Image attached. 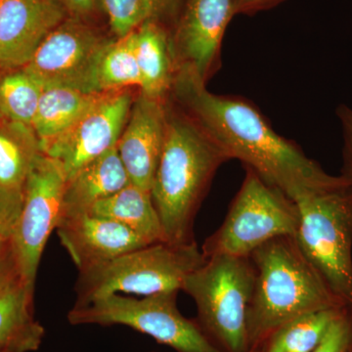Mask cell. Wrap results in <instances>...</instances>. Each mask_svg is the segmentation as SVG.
<instances>
[{"mask_svg": "<svg viewBox=\"0 0 352 352\" xmlns=\"http://www.w3.org/2000/svg\"><path fill=\"white\" fill-rule=\"evenodd\" d=\"M170 96L228 155L294 201L349 182L329 175L293 141L279 135L245 98L212 94L187 71L176 72Z\"/></svg>", "mask_w": 352, "mask_h": 352, "instance_id": "obj_1", "label": "cell"}, {"mask_svg": "<svg viewBox=\"0 0 352 352\" xmlns=\"http://www.w3.org/2000/svg\"><path fill=\"white\" fill-rule=\"evenodd\" d=\"M166 102L163 151L151 187L166 242H195L194 221L217 170L230 157L175 100Z\"/></svg>", "mask_w": 352, "mask_h": 352, "instance_id": "obj_2", "label": "cell"}, {"mask_svg": "<svg viewBox=\"0 0 352 352\" xmlns=\"http://www.w3.org/2000/svg\"><path fill=\"white\" fill-rule=\"evenodd\" d=\"M256 282L247 314L250 349L300 315L347 307L333 293L291 236L275 238L250 254Z\"/></svg>", "mask_w": 352, "mask_h": 352, "instance_id": "obj_3", "label": "cell"}, {"mask_svg": "<svg viewBox=\"0 0 352 352\" xmlns=\"http://www.w3.org/2000/svg\"><path fill=\"white\" fill-rule=\"evenodd\" d=\"M250 256L219 254L190 273L182 291L193 298L203 332L222 352H249L247 314L256 282Z\"/></svg>", "mask_w": 352, "mask_h": 352, "instance_id": "obj_4", "label": "cell"}, {"mask_svg": "<svg viewBox=\"0 0 352 352\" xmlns=\"http://www.w3.org/2000/svg\"><path fill=\"white\" fill-rule=\"evenodd\" d=\"M197 243H155L78 271L75 305L113 294L141 296L182 291L185 279L205 263Z\"/></svg>", "mask_w": 352, "mask_h": 352, "instance_id": "obj_5", "label": "cell"}, {"mask_svg": "<svg viewBox=\"0 0 352 352\" xmlns=\"http://www.w3.org/2000/svg\"><path fill=\"white\" fill-rule=\"evenodd\" d=\"M296 244L338 298L352 308V185L305 194Z\"/></svg>", "mask_w": 352, "mask_h": 352, "instance_id": "obj_6", "label": "cell"}, {"mask_svg": "<svg viewBox=\"0 0 352 352\" xmlns=\"http://www.w3.org/2000/svg\"><path fill=\"white\" fill-rule=\"evenodd\" d=\"M245 168L244 182L223 223L204 243L201 252L206 258L219 254L250 256L268 241L295 237L298 231L300 210L296 201Z\"/></svg>", "mask_w": 352, "mask_h": 352, "instance_id": "obj_7", "label": "cell"}, {"mask_svg": "<svg viewBox=\"0 0 352 352\" xmlns=\"http://www.w3.org/2000/svg\"><path fill=\"white\" fill-rule=\"evenodd\" d=\"M178 292L140 298L113 294L85 305H74L72 325H124L149 336L177 352H222L203 332L197 321L185 318L176 305Z\"/></svg>", "mask_w": 352, "mask_h": 352, "instance_id": "obj_8", "label": "cell"}, {"mask_svg": "<svg viewBox=\"0 0 352 352\" xmlns=\"http://www.w3.org/2000/svg\"><path fill=\"white\" fill-rule=\"evenodd\" d=\"M66 180L61 164L43 153L25 182L22 210L11 242L17 270L32 288L44 248L61 217Z\"/></svg>", "mask_w": 352, "mask_h": 352, "instance_id": "obj_9", "label": "cell"}, {"mask_svg": "<svg viewBox=\"0 0 352 352\" xmlns=\"http://www.w3.org/2000/svg\"><path fill=\"white\" fill-rule=\"evenodd\" d=\"M111 41L96 23L68 16L44 38L24 69L43 85L99 94L97 67Z\"/></svg>", "mask_w": 352, "mask_h": 352, "instance_id": "obj_10", "label": "cell"}, {"mask_svg": "<svg viewBox=\"0 0 352 352\" xmlns=\"http://www.w3.org/2000/svg\"><path fill=\"white\" fill-rule=\"evenodd\" d=\"M127 89L105 92L73 126L41 145L46 156L57 160L66 177L117 147L132 106Z\"/></svg>", "mask_w": 352, "mask_h": 352, "instance_id": "obj_11", "label": "cell"}, {"mask_svg": "<svg viewBox=\"0 0 352 352\" xmlns=\"http://www.w3.org/2000/svg\"><path fill=\"white\" fill-rule=\"evenodd\" d=\"M236 0H184L170 31L176 72H189L201 82L219 71L221 47Z\"/></svg>", "mask_w": 352, "mask_h": 352, "instance_id": "obj_12", "label": "cell"}, {"mask_svg": "<svg viewBox=\"0 0 352 352\" xmlns=\"http://www.w3.org/2000/svg\"><path fill=\"white\" fill-rule=\"evenodd\" d=\"M68 16L59 0H0V69L27 66Z\"/></svg>", "mask_w": 352, "mask_h": 352, "instance_id": "obj_13", "label": "cell"}, {"mask_svg": "<svg viewBox=\"0 0 352 352\" xmlns=\"http://www.w3.org/2000/svg\"><path fill=\"white\" fill-rule=\"evenodd\" d=\"M168 99L151 98L140 92L117 144L131 182L150 192L163 151Z\"/></svg>", "mask_w": 352, "mask_h": 352, "instance_id": "obj_14", "label": "cell"}, {"mask_svg": "<svg viewBox=\"0 0 352 352\" xmlns=\"http://www.w3.org/2000/svg\"><path fill=\"white\" fill-rule=\"evenodd\" d=\"M56 230L78 271L149 245L119 222L88 212L62 214Z\"/></svg>", "mask_w": 352, "mask_h": 352, "instance_id": "obj_15", "label": "cell"}, {"mask_svg": "<svg viewBox=\"0 0 352 352\" xmlns=\"http://www.w3.org/2000/svg\"><path fill=\"white\" fill-rule=\"evenodd\" d=\"M32 293L15 261L0 272V352H32L43 344L45 331L34 319Z\"/></svg>", "mask_w": 352, "mask_h": 352, "instance_id": "obj_16", "label": "cell"}, {"mask_svg": "<svg viewBox=\"0 0 352 352\" xmlns=\"http://www.w3.org/2000/svg\"><path fill=\"white\" fill-rule=\"evenodd\" d=\"M131 34L140 72L141 94L166 100L170 96L176 75L170 28L148 22Z\"/></svg>", "mask_w": 352, "mask_h": 352, "instance_id": "obj_17", "label": "cell"}, {"mask_svg": "<svg viewBox=\"0 0 352 352\" xmlns=\"http://www.w3.org/2000/svg\"><path fill=\"white\" fill-rule=\"evenodd\" d=\"M131 183L117 147L106 152L67 178L62 214L87 212L95 203Z\"/></svg>", "mask_w": 352, "mask_h": 352, "instance_id": "obj_18", "label": "cell"}, {"mask_svg": "<svg viewBox=\"0 0 352 352\" xmlns=\"http://www.w3.org/2000/svg\"><path fill=\"white\" fill-rule=\"evenodd\" d=\"M87 212L119 222L142 238L147 244L166 242L151 192L133 183L97 201Z\"/></svg>", "mask_w": 352, "mask_h": 352, "instance_id": "obj_19", "label": "cell"}, {"mask_svg": "<svg viewBox=\"0 0 352 352\" xmlns=\"http://www.w3.org/2000/svg\"><path fill=\"white\" fill-rule=\"evenodd\" d=\"M102 94L61 85H43L32 122L41 146L73 126Z\"/></svg>", "mask_w": 352, "mask_h": 352, "instance_id": "obj_20", "label": "cell"}, {"mask_svg": "<svg viewBox=\"0 0 352 352\" xmlns=\"http://www.w3.org/2000/svg\"><path fill=\"white\" fill-rule=\"evenodd\" d=\"M41 154V141L32 126L0 116V186L24 188Z\"/></svg>", "mask_w": 352, "mask_h": 352, "instance_id": "obj_21", "label": "cell"}, {"mask_svg": "<svg viewBox=\"0 0 352 352\" xmlns=\"http://www.w3.org/2000/svg\"><path fill=\"white\" fill-rule=\"evenodd\" d=\"M115 38H122L148 22L175 25L184 0H100Z\"/></svg>", "mask_w": 352, "mask_h": 352, "instance_id": "obj_22", "label": "cell"}, {"mask_svg": "<svg viewBox=\"0 0 352 352\" xmlns=\"http://www.w3.org/2000/svg\"><path fill=\"white\" fill-rule=\"evenodd\" d=\"M344 307L317 310L292 319L270 336L263 352H314Z\"/></svg>", "mask_w": 352, "mask_h": 352, "instance_id": "obj_23", "label": "cell"}, {"mask_svg": "<svg viewBox=\"0 0 352 352\" xmlns=\"http://www.w3.org/2000/svg\"><path fill=\"white\" fill-rule=\"evenodd\" d=\"M0 116L32 126L43 85L24 68L1 69Z\"/></svg>", "mask_w": 352, "mask_h": 352, "instance_id": "obj_24", "label": "cell"}, {"mask_svg": "<svg viewBox=\"0 0 352 352\" xmlns=\"http://www.w3.org/2000/svg\"><path fill=\"white\" fill-rule=\"evenodd\" d=\"M141 87V76L131 34L112 39L99 60L96 87L99 94Z\"/></svg>", "mask_w": 352, "mask_h": 352, "instance_id": "obj_25", "label": "cell"}, {"mask_svg": "<svg viewBox=\"0 0 352 352\" xmlns=\"http://www.w3.org/2000/svg\"><path fill=\"white\" fill-rule=\"evenodd\" d=\"M352 346V309L344 307L314 352H349Z\"/></svg>", "mask_w": 352, "mask_h": 352, "instance_id": "obj_26", "label": "cell"}, {"mask_svg": "<svg viewBox=\"0 0 352 352\" xmlns=\"http://www.w3.org/2000/svg\"><path fill=\"white\" fill-rule=\"evenodd\" d=\"M24 200V188L0 186V243L12 240Z\"/></svg>", "mask_w": 352, "mask_h": 352, "instance_id": "obj_27", "label": "cell"}, {"mask_svg": "<svg viewBox=\"0 0 352 352\" xmlns=\"http://www.w3.org/2000/svg\"><path fill=\"white\" fill-rule=\"evenodd\" d=\"M338 117L342 124L344 149H342V175L352 185V110L346 105L338 108Z\"/></svg>", "mask_w": 352, "mask_h": 352, "instance_id": "obj_28", "label": "cell"}, {"mask_svg": "<svg viewBox=\"0 0 352 352\" xmlns=\"http://www.w3.org/2000/svg\"><path fill=\"white\" fill-rule=\"evenodd\" d=\"M69 16L96 23L97 18L104 13L100 0H59Z\"/></svg>", "mask_w": 352, "mask_h": 352, "instance_id": "obj_29", "label": "cell"}, {"mask_svg": "<svg viewBox=\"0 0 352 352\" xmlns=\"http://www.w3.org/2000/svg\"><path fill=\"white\" fill-rule=\"evenodd\" d=\"M284 0H236V15H254L282 3Z\"/></svg>", "mask_w": 352, "mask_h": 352, "instance_id": "obj_30", "label": "cell"}, {"mask_svg": "<svg viewBox=\"0 0 352 352\" xmlns=\"http://www.w3.org/2000/svg\"><path fill=\"white\" fill-rule=\"evenodd\" d=\"M14 263L12 242L0 243V272Z\"/></svg>", "mask_w": 352, "mask_h": 352, "instance_id": "obj_31", "label": "cell"}, {"mask_svg": "<svg viewBox=\"0 0 352 352\" xmlns=\"http://www.w3.org/2000/svg\"><path fill=\"white\" fill-rule=\"evenodd\" d=\"M249 352H263L261 349H252Z\"/></svg>", "mask_w": 352, "mask_h": 352, "instance_id": "obj_32", "label": "cell"}, {"mask_svg": "<svg viewBox=\"0 0 352 352\" xmlns=\"http://www.w3.org/2000/svg\"><path fill=\"white\" fill-rule=\"evenodd\" d=\"M349 352H352V346L351 347V349H349Z\"/></svg>", "mask_w": 352, "mask_h": 352, "instance_id": "obj_33", "label": "cell"}, {"mask_svg": "<svg viewBox=\"0 0 352 352\" xmlns=\"http://www.w3.org/2000/svg\"><path fill=\"white\" fill-rule=\"evenodd\" d=\"M351 309H352V308H351Z\"/></svg>", "mask_w": 352, "mask_h": 352, "instance_id": "obj_34", "label": "cell"}]
</instances>
